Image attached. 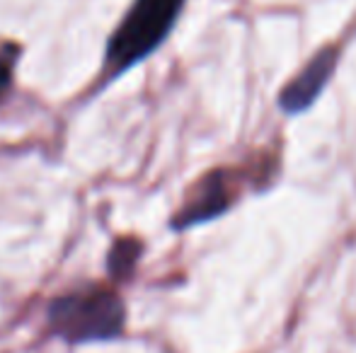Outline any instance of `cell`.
I'll list each match as a JSON object with an SVG mask.
<instances>
[{"instance_id":"obj_1","label":"cell","mask_w":356,"mask_h":353,"mask_svg":"<svg viewBox=\"0 0 356 353\" xmlns=\"http://www.w3.org/2000/svg\"><path fill=\"white\" fill-rule=\"evenodd\" d=\"M127 327V305L107 283L83 286L56 295L47 307V329L68 346L114 341Z\"/></svg>"},{"instance_id":"obj_5","label":"cell","mask_w":356,"mask_h":353,"mask_svg":"<svg viewBox=\"0 0 356 353\" xmlns=\"http://www.w3.org/2000/svg\"><path fill=\"white\" fill-rule=\"evenodd\" d=\"M143 245L134 237H122L114 242V247L109 250L107 259V271L112 276V281H127V276H131V271L138 264Z\"/></svg>"},{"instance_id":"obj_6","label":"cell","mask_w":356,"mask_h":353,"mask_svg":"<svg viewBox=\"0 0 356 353\" xmlns=\"http://www.w3.org/2000/svg\"><path fill=\"white\" fill-rule=\"evenodd\" d=\"M17 58H19L17 44H3V46H0V99L8 94L10 85H13Z\"/></svg>"},{"instance_id":"obj_4","label":"cell","mask_w":356,"mask_h":353,"mask_svg":"<svg viewBox=\"0 0 356 353\" xmlns=\"http://www.w3.org/2000/svg\"><path fill=\"white\" fill-rule=\"evenodd\" d=\"M337 66V49L334 46H325L310 58L303 66V71L289 83L282 94H279V107L284 114H303L305 109H310L315 104V99L323 94L325 85L330 83Z\"/></svg>"},{"instance_id":"obj_2","label":"cell","mask_w":356,"mask_h":353,"mask_svg":"<svg viewBox=\"0 0 356 353\" xmlns=\"http://www.w3.org/2000/svg\"><path fill=\"white\" fill-rule=\"evenodd\" d=\"M182 8L184 0H134L107 42L99 83L109 85L158 51L160 44L172 32Z\"/></svg>"},{"instance_id":"obj_3","label":"cell","mask_w":356,"mask_h":353,"mask_svg":"<svg viewBox=\"0 0 356 353\" xmlns=\"http://www.w3.org/2000/svg\"><path fill=\"white\" fill-rule=\"evenodd\" d=\"M235 201V177L228 170H211L187 193L182 208L172 216V230L202 225L223 216Z\"/></svg>"}]
</instances>
